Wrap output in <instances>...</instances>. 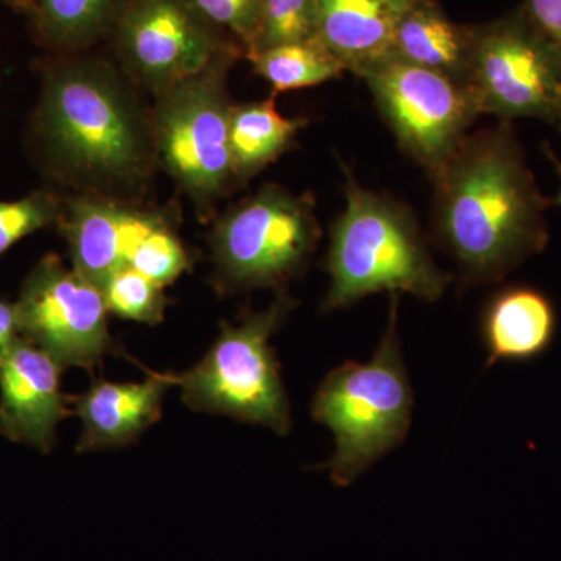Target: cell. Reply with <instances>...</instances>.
Returning a JSON list of instances; mask_svg holds the SVG:
<instances>
[{"label":"cell","instance_id":"6da1fadb","mask_svg":"<svg viewBox=\"0 0 561 561\" xmlns=\"http://www.w3.org/2000/svg\"><path fill=\"white\" fill-rule=\"evenodd\" d=\"M435 239L460 287L501 283L549 242L542 195L511 122L468 135L434 179Z\"/></svg>","mask_w":561,"mask_h":561},{"label":"cell","instance_id":"7a4b0ae2","mask_svg":"<svg viewBox=\"0 0 561 561\" xmlns=\"http://www.w3.org/2000/svg\"><path fill=\"white\" fill-rule=\"evenodd\" d=\"M33 135L58 175L98 190L135 183L154 153L151 124L103 60L55 62L44 72Z\"/></svg>","mask_w":561,"mask_h":561},{"label":"cell","instance_id":"3957f363","mask_svg":"<svg viewBox=\"0 0 561 561\" xmlns=\"http://www.w3.org/2000/svg\"><path fill=\"white\" fill-rule=\"evenodd\" d=\"M343 172L345 209L331 228L324 260L331 283L321 311H341L381 291L440 300L453 276L435 264L411 209L362 186L348 165Z\"/></svg>","mask_w":561,"mask_h":561},{"label":"cell","instance_id":"277c9868","mask_svg":"<svg viewBox=\"0 0 561 561\" xmlns=\"http://www.w3.org/2000/svg\"><path fill=\"white\" fill-rule=\"evenodd\" d=\"M400 297L390 295L389 323L371 359L339 365L313 394L312 419L334 437V453L316 470L334 485H353L411 431L415 393L398 334Z\"/></svg>","mask_w":561,"mask_h":561},{"label":"cell","instance_id":"5b68a950","mask_svg":"<svg viewBox=\"0 0 561 561\" xmlns=\"http://www.w3.org/2000/svg\"><path fill=\"white\" fill-rule=\"evenodd\" d=\"M295 306V298L279 291L264 311L247 312L238 324H221L205 357L176 375L184 404L267 427L279 437L289 435L290 402L271 339Z\"/></svg>","mask_w":561,"mask_h":561},{"label":"cell","instance_id":"8992f818","mask_svg":"<svg viewBox=\"0 0 561 561\" xmlns=\"http://www.w3.org/2000/svg\"><path fill=\"white\" fill-rule=\"evenodd\" d=\"M320 234L311 194L265 184L214 228L217 289L238 294L283 287L308 267Z\"/></svg>","mask_w":561,"mask_h":561},{"label":"cell","instance_id":"52a82bcc","mask_svg":"<svg viewBox=\"0 0 561 561\" xmlns=\"http://www.w3.org/2000/svg\"><path fill=\"white\" fill-rule=\"evenodd\" d=\"M243 50H231L209 68L158 94L151 117L154 153L165 171L201 206L219 201L236 173L230 150L227 76Z\"/></svg>","mask_w":561,"mask_h":561},{"label":"cell","instance_id":"ba28073f","mask_svg":"<svg viewBox=\"0 0 561 561\" xmlns=\"http://www.w3.org/2000/svg\"><path fill=\"white\" fill-rule=\"evenodd\" d=\"M468 90L481 114L557 124L561 50L534 27L522 7L474 24Z\"/></svg>","mask_w":561,"mask_h":561},{"label":"cell","instance_id":"9c48e42d","mask_svg":"<svg viewBox=\"0 0 561 561\" xmlns=\"http://www.w3.org/2000/svg\"><path fill=\"white\" fill-rule=\"evenodd\" d=\"M360 79L367 83L398 146L430 179L459 149L481 116L467 87L398 58L373 66Z\"/></svg>","mask_w":561,"mask_h":561},{"label":"cell","instance_id":"30bf717a","mask_svg":"<svg viewBox=\"0 0 561 561\" xmlns=\"http://www.w3.org/2000/svg\"><path fill=\"white\" fill-rule=\"evenodd\" d=\"M14 305L22 337L62 368L92 370L114 350L101 287L55 254L35 265Z\"/></svg>","mask_w":561,"mask_h":561},{"label":"cell","instance_id":"8fae6325","mask_svg":"<svg viewBox=\"0 0 561 561\" xmlns=\"http://www.w3.org/2000/svg\"><path fill=\"white\" fill-rule=\"evenodd\" d=\"M113 33L122 65L157 94L243 50L191 0H133Z\"/></svg>","mask_w":561,"mask_h":561},{"label":"cell","instance_id":"7c38bea8","mask_svg":"<svg viewBox=\"0 0 561 561\" xmlns=\"http://www.w3.org/2000/svg\"><path fill=\"white\" fill-rule=\"evenodd\" d=\"M62 367L21 337L0 362V432L10 440L50 451L57 426L70 415L61 390Z\"/></svg>","mask_w":561,"mask_h":561},{"label":"cell","instance_id":"4fadbf2b","mask_svg":"<svg viewBox=\"0 0 561 561\" xmlns=\"http://www.w3.org/2000/svg\"><path fill=\"white\" fill-rule=\"evenodd\" d=\"M58 220L69 243L72 268L101 289L113 273L128 265L139 243L165 221L160 214L103 197L70 202Z\"/></svg>","mask_w":561,"mask_h":561},{"label":"cell","instance_id":"5bb4252c","mask_svg":"<svg viewBox=\"0 0 561 561\" xmlns=\"http://www.w3.org/2000/svg\"><path fill=\"white\" fill-rule=\"evenodd\" d=\"M172 386H176L172 373H151L140 382H92L83 394L70 398L83 424L77 449L119 448L138 440L161 419L162 401Z\"/></svg>","mask_w":561,"mask_h":561},{"label":"cell","instance_id":"9a60e30c","mask_svg":"<svg viewBox=\"0 0 561 561\" xmlns=\"http://www.w3.org/2000/svg\"><path fill=\"white\" fill-rule=\"evenodd\" d=\"M415 0H316V35L342 62L362 77L393 54V38Z\"/></svg>","mask_w":561,"mask_h":561},{"label":"cell","instance_id":"2e32d148","mask_svg":"<svg viewBox=\"0 0 561 561\" xmlns=\"http://www.w3.org/2000/svg\"><path fill=\"white\" fill-rule=\"evenodd\" d=\"M552 301L530 286H508L491 295L481 316L486 365L527 362L541 356L556 337Z\"/></svg>","mask_w":561,"mask_h":561},{"label":"cell","instance_id":"e0dca14e","mask_svg":"<svg viewBox=\"0 0 561 561\" xmlns=\"http://www.w3.org/2000/svg\"><path fill=\"white\" fill-rule=\"evenodd\" d=\"M474 24L453 21L438 0H415L394 32L393 54L468 88Z\"/></svg>","mask_w":561,"mask_h":561},{"label":"cell","instance_id":"ac0fdd59","mask_svg":"<svg viewBox=\"0 0 561 561\" xmlns=\"http://www.w3.org/2000/svg\"><path fill=\"white\" fill-rule=\"evenodd\" d=\"M305 125V119L283 116L273 95L264 102L232 106L230 150L236 179L249 180L278 160Z\"/></svg>","mask_w":561,"mask_h":561},{"label":"cell","instance_id":"d6986e66","mask_svg":"<svg viewBox=\"0 0 561 561\" xmlns=\"http://www.w3.org/2000/svg\"><path fill=\"white\" fill-rule=\"evenodd\" d=\"M133 0H35L31 20L41 39L58 50L87 47L113 33Z\"/></svg>","mask_w":561,"mask_h":561},{"label":"cell","instance_id":"ffe728a7","mask_svg":"<svg viewBox=\"0 0 561 561\" xmlns=\"http://www.w3.org/2000/svg\"><path fill=\"white\" fill-rule=\"evenodd\" d=\"M247 58L256 73L272 84L273 98L279 92L327 83L345 72L342 62L319 38L283 44Z\"/></svg>","mask_w":561,"mask_h":561},{"label":"cell","instance_id":"44dd1931","mask_svg":"<svg viewBox=\"0 0 561 561\" xmlns=\"http://www.w3.org/2000/svg\"><path fill=\"white\" fill-rule=\"evenodd\" d=\"M317 38L316 0H262L245 58L257 51Z\"/></svg>","mask_w":561,"mask_h":561},{"label":"cell","instance_id":"7402d4cb","mask_svg":"<svg viewBox=\"0 0 561 561\" xmlns=\"http://www.w3.org/2000/svg\"><path fill=\"white\" fill-rule=\"evenodd\" d=\"M106 309L121 319L158 324L164 319L165 297L162 287L135 268H119L102 287Z\"/></svg>","mask_w":561,"mask_h":561},{"label":"cell","instance_id":"603a6c76","mask_svg":"<svg viewBox=\"0 0 561 561\" xmlns=\"http://www.w3.org/2000/svg\"><path fill=\"white\" fill-rule=\"evenodd\" d=\"M191 260L168 221L153 231L133 251L128 267L135 268L164 289L190 268Z\"/></svg>","mask_w":561,"mask_h":561},{"label":"cell","instance_id":"cb8c5ba5","mask_svg":"<svg viewBox=\"0 0 561 561\" xmlns=\"http://www.w3.org/2000/svg\"><path fill=\"white\" fill-rule=\"evenodd\" d=\"M60 202L46 191L33 192L18 202H0V256L32 232L58 221Z\"/></svg>","mask_w":561,"mask_h":561},{"label":"cell","instance_id":"d4e9b609","mask_svg":"<svg viewBox=\"0 0 561 561\" xmlns=\"http://www.w3.org/2000/svg\"><path fill=\"white\" fill-rule=\"evenodd\" d=\"M191 3L206 20L230 33L247 54L256 31L262 0H191Z\"/></svg>","mask_w":561,"mask_h":561},{"label":"cell","instance_id":"484cf974","mask_svg":"<svg viewBox=\"0 0 561 561\" xmlns=\"http://www.w3.org/2000/svg\"><path fill=\"white\" fill-rule=\"evenodd\" d=\"M519 7L534 27L561 50V0H523Z\"/></svg>","mask_w":561,"mask_h":561},{"label":"cell","instance_id":"4316f807","mask_svg":"<svg viewBox=\"0 0 561 561\" xmlns=\"http://www.w3.org/2000/svg\"><path fill=\"white\" fill-rule=\"evenodd\" d=\"M20 337L16 305L0 300V362Z\"/></svg>","mask_w":561,"mask_h":561},{"label":"cell","instance_id":"83f0119b","mask_svg":"<svg viewBox=\"0 0 561 561\" xmlns=\"http://www.w3.org/2000/svg\"><path fill=\"white\" fill-rule=\"evenodd\" d=\"M0 2L18 13L27 14L28 18L35 13V0H0Z\"/></svg>","mask_w":561,"mask_h":561},{"label":"cell","instance_id":"f1b7e54d","mask_svg":"<svg viewBox=\"0 0 561 561\" xmlns=\"http://www.w3.org/2000/svg\"><path fill=\"white\" fill-rule=\"evenodd\" d=\"M546 154H548L549 161L552 162L553 168H556L557 173H559L560 176V190L559 194H557L556 201H553V205L561 206V161L559 158H557V154L553 153L551 150V147L546 146L545 147Z\"/></svg>","mask_w":561,"mask_h":561},{"label":"cell","instance_id":"f546056e","mask_svg":"<svg viewBox=\"0 0 561 561\" xmlns=\"http://www.w3.org/2000/svg\"><path fill=\"white\" fill-rule=\"evenodd\" d=\"M557 124H559L560 128H561V101H560V106H559V116H557Z\"/></svg>","mask_w":561,"mask_h":561}]
</instances>
